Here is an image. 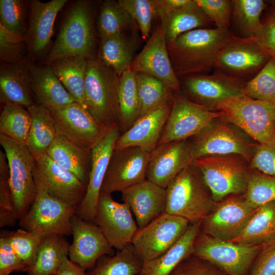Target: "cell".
Returning a JSON list of instances; mask_svg holds the SVG:
<instances>
[{
  "label": "cell",
  "instance_id": "7",
  "mask_svg": "<svg viewBox=\"0 0 275 275\" xmlns=\"http://www.w3.org/2000/svg\"><path fill=\"white\" fill-rule=\"evenodd\" d=\"M265 244H242L215 238L200 231L194 242L193 254L227 275H248L255 258Z\"/></svg>",
  "mask_w": 275,
  "mask_h": 275
},
{
  "label": "cell",
  "instance_id": "16",
  "mask_svg": "<svg viewBox=\"0 0 275 275\" xmlns=\"http://www.w3.org/2000/svg\"><path fill=\"white\" fill-rule=\"evenodd\" d=\"M257 208L243 195L229 196L215 203L201 221V232L218 239L232 241L242 232Z\"/></svg>",
  "mask_w": 275,
  "mask_h": 275
},
{
  "label": "cell",
  "instance_id": "25",
  "mask_svg": "<svg viewBox=\"0 0 275 275\" xmlns=\"http://www.w3.org/2000/svg\"><path fill=\"white\" fill-rule=\"evenodd\" d=\"M121 193L123 201L133 213L139 229L166 212V188L147 179Z\"/></svg>",
  "mask_w": 275,
  "mask_h": 275
},
{
  "label": "cell",
  "instance_id": "9",
  "mask_svg": "<svg viewBox=\"0 0 275 275\" xmlns=\"http://www.w3.org/2000/svg\"><path fill=\"white\" fill-rule=\"evenodd\" d=\"M76 209L37 187L35 200L19 221L21 229L43 238L71 234V219Z\"/></svg>",
  "mask_w": 275,
  "mask_h": 275
},
{
  "label": "cell",
  "instance_id": "58",
  "mask_svg": "<svg viewBox=\"0 0 275 275\" xmlns=\"http://www.w3.org/2000/svg\"><path fill=\"white\" fill-rule=\"evenodd\" d=\"M268 13L275 18V1H269Z\"/></svg>",
  "mask_w": 275,
  "mask_h": 275
},
{
  "label": "cell",
  "instance_id": "37",
  "mask_svg": "<svg viewBox=\"0 0 275 275\" xmlns=\"http://www.w3.org/2000/svg\"><path fill=\"white\" fill-rule=\"evenodd\" d=\"M231 20L237 33L236 36L241 38H256L262 26L261 16L267 7L263 0L230 1Z\"/></svg>",
  "mask_w": 275,
  "mask_h": 275
},
{
  "label": "cell",
  "instance_id": "48",
  "mask_svg": "<svg viewBox=\"0 0 275 275\" xmlns=\"http://www.w3.org/2000/svg\"><path fill=\"white\" fill-rule=\"evenodd\" d=\"M18 221L9 183V169L5 153L0 150V227L12 226Z\"/></svg>",
  "mask_w": 275,
  "mask_h": 275
},
{
  "label": "cell",
  "instance_id": "53",
  "mask_svg": "<svg viewBox=\"0 0 275 275\" xmlns=\"http://www.w3.org/2000/svg\"><path fill=\"white\" fill-rule=\"evenodd\" d=\"M14 271H26V268L11 246L6 234L0 237V275Z\"/></svg>",
  "mask_w": 275,
  "mask_h": 275
},
{
  "label": "cell",
  "instance_id": "55",
  "mask_svg": "<svg viewBox=\"0 0 275 275\" xmlns=\"http://www.w3.org/2000/svg\"><path fill=\"white\" fill-rule=\"evenodd\" d=\"M262 22V28L255 38L271 57H275V18L267 12Z\"/></svg>",
  "mask_w": 275,
  "mask_h": 275
},
{
  "label": "cell",
  "instance_id": "56",
  "mask_svg": "<svg viewBox=\"0 0 275 275\" xmlns=\"http://www.w3.org/2000/svg\"><path fill=\"white\" fill-rule=\"evenodd\" d=\"M193 0H155L157 17L162 16L184 7Z\"/></svg>",
  "mask_w": 275,
  "mask_h": 275
},
{
  "label": "cell",
  "instance_id": "18",
  "mask_svg": "<svg viewBox=\"0 0 275 275\" xmlns=\"http://www.w3.org/2000/svg\"><path fill=\"white\" fill-rule=\"evenodd\" d=\"M131 212L127 204L100 193L94 222L112 248L121 250L131 244L139 229Z\"/></svg>",
  "mask_w": 275,
  "mask_h": 275
},
{
  "label": "cell",
  "instance_id": "21",
  "mask_svg": "<svg viewBox=\"0 0 275 275\" xmlns=\"http://www.w3.org/2000/svg\"><path fill=\"white\" fill-rule=\"evenodd\" d=\"M130 69L135 72L151 75L168 85L175 93H182L179 78L170 58L161 23L157 25L142 50L134 58Z\"/></svg>",
  "mask_w": 275,
  "mask_h": 275
},
{
  "label": "cell",
  "instance_id": "11",
  "mask_svg": "<svg viewBox=\"0 0 275 275\" xmlns=\"http://www.w3.org/2000/svg\"><path fill=\"white\" fill-rule=\"evenodd\" d=\"M190 139L194 161L207 156L235 154L250 162L257 143L249 141L221 118L212 121Z\"/></svg>",
  "mask_w": 275,
  "mask_h": 275
},
{
  "label": "cell",
  "instance_id": "4",
  "mask_svg": "<svg viewBox=\"0 0 275 275\" xmlns=\"http://www.w3.org/2000/svg\"><path fill=\"white\" fill-rule=\"evenodd\" d=\"M215 110L222 114V119L240 128L257 143L275 142V102L243 95L219 102Z\"/></svg>",
  "mask_w": 275,
  "mask_h": 275
},
{
  "label": "cell",
  "instance_id": "39",
  "mask_svg": "<svg viewBox=\"0 0 275 275\" xmlns=\"http://www.w3.org/2000/svg\"><path fill=\"white\" fill-rule=\"evenodd\" d=\"M97 26L100 38L129 31L136 32L138 29L128 12L114 0L102 2Z\"/></svg>",
  "mask_w": 275,
  "mask_h": 275
},
{
  "label": "cell",
  "instance_id": "12",
  "mask_svg": "<svg viewBox=\"0 0 275 275\" xmlns=\"http://www.w3.org/2000/svg\"><path fill=\"white\" fill-rule=\"evenodd\" d=\"M190 224L186 219L165 212L139 229L131 244L143 262L150 260L173 247Z\"/></svg>",
  "mask_w": 275,
  "mask_h": 275
},
{
  "label": "cell",
  "instance_id": "6",
  "mask_svg": "<svg viewBox=\"0 0 275 275\" xmlns=\"http://www.w3.org/2000/svg\"><path fill=\"white\" fill-rule=\"evenodd\" d=\"M120 76L97 58L88 60L85 80V106L107 127L119 123Z\"/></svg>",
  "mask_w": 275,
  "mask_h": 275
},
{
  "label": "cell",
  "instance_id": "52",
  "mask_svg": "<svg viewBox=\"0 0 275 275\" xmlns=\"http://www.w3.org/2000/svg\"><path fill=\"white\" fill-rule=\"evenodd\" d=\"M249 168L251 170L275 176V142L257 143L249 162Z\"/></svg>",
  "mask_w": 275,
  "mask_h": 275
},
{
  "label": "cell",
  "instance_id": "50",
  "mask_svg": "<svg viewBox=\"0 0 275 275\" xmlns=\"http://www.w3.org/2000/svg\"><path fill=\"white\" fill-rule=\"evenodd\" d=\"M196 5L215 25L216 28L230 30V1L194 0Z\"/></svg>",
  "mask_w": 275,
  "mask_h": 275
},
{
  "label": "cell",
  "instance_id": "17",
  "mask_svg": "<svg viewBox=\"0 0 275 275\" xmlns=\"http://www.w3.org/2000/svg\"><path fill=\"white\" fill-rule=\"evenodd\" d=\"M33 176L37 187L76 209L84 197L87 186L47 154L34 160Z\"/></svg>",
  "mask_w": 275,
  "mask_h": 275
},
{
  "label": "cell",
  "instance_id": "54",
  "mask_svg": "<svg viewBox=\"0 0 275 275\" xmlns=\"http://www.w3.org/2000/svg\"><path fill=\"white\" fill-rule=\"evenodd\" d=\"M248 275H275V239L264 246L255 258Z\"/></svg>",
  "mask_w": 275,
  "mask_h": 275
},
{
  "label": "cell",
  "instance_id": "1",
  "mask_svg": "<svg viewBox=\"0 0 275 275\" xmlns=\"http://www.w3.org/2000/svg\"><path fill=\"white\" fill-rule=\"evenodd\" d=\"M233 34L230 30L198 29L168 43L170 58L178 78L207 74L213 69L220 51Z\"/></svg>",
  "mask_w": 275,
  "mask_h": 275
},
{
  "label": "cell",
  "instance_id": "33",
  "mask_svg": "<svg viewBox=\"0 0 275 275\" xmlns=\"http://www.w3.org/2000/svg\"><path fill=\"white\" fill-rule=\"evenodd\" d=\"M159 19L164 30L167 44L183 33L195 29L213 28L212 26L214 25L194 0L190 4Z\"/></svg>",
  "mask_w": 275,
  "mask_h": 275
},
{
  "label": "cell",
  "instance_id": "15",
  "mask_svg": "<svg viewBox=\"0 0 275 275\" xmlns=\"http://www.w3.org/2000/svg\"><path fill=\"white\" fill-rule=\"evenodd\" d=\"M182 94L211 110L225 99L243 96L246 81L214 70L211 74H195L179 78Z\"/></svg>",
  "mask_w": 275,
  "mask_h": 275
},
{
  "label": "cell",
  "instance_id": "45",
  "mask_svg": "<svg viewBox=\"0 0 275 275\" xmlns=\"http://www.w3.org/2000/svg\"><path fill=\"white\" fill-rule=\"evenodd\" d=\"M30 2L23 0L0 1V24L10 32L26 37Z\"/></svg>",
  "mask_w": 275,
  "mask_h": 275
},
{
  "label": "cell",
  "instance_id": "36",
  "mask_svg": "<svg viewBox=\"0 0 275 275\" xmlns=\"http://www.w3.org/2000/svg\"><path fill=\"white\" fill-rule=\"evenodd\" d=\"M274 239L275 201L257 208L242 232L232 241L248 245H258Z\"/></svg>",
  "mask_w": 275,
  "mask_h": 275
},
{
  "label": "cell",
  "instance_id": "29",
  "mask_svg": "<svg viewBox=\"0 0 275 275\" xmlns=\"http://www.w3.org/2000/svg\"><path fill=\"white\" fill-rule=\"evenodd\" d=\"M46 154L87 186L91 167V150L77 145L57 132Z\"/></svg>",
  "mask_w": 275,
  "mask_h": 275
},
{
  "label": "cell",
  "instance_id": "2",
  "mask_svg": "<svg viewBox=\"0 0 275 275\" xmlns=\"http://www.w3.org/2000/svg\"><path fill=\"white\" fill-rule=\"evenodd\" d=\"M92 4L75 2L68 10L56 40L47 56V65L60 59L80 57L87 60L94 56L95 38Z\"/></svg>",
  "mask_w": 275,
  "mask_h": 275
},
{
  "label": "cell",
  "instance_id": "28",
  "mask_svg": "<svg viewBox=\"0 0 275 275\" xmlns=\"http://www.w3.org/2000/svg\"><path fill=\"white\" fill-rule=\"evenodd\" d=\"M29 67L37 104L51 111L75 102L48 66L29 64Z\"/></svg>",
  "mask_w": 275,
  "mask_h": 275
},
{
  "label": "cell",
  "instance_id": "51",
  "mask_svg": "<svg viewBox=\"0 0 275 275\" xmlns=\"http://www.w3.org/2000/svg\"><path fill=\"white\" fill-rule=\"evenodd\" d=\"M169 275H227L209 262L192 254L182 260Z\"/></svg>",
  "mask_w": 275,
  "mask_h": 275
},
{
  "label": "cell",
  "instance_id": "46",
  "mask_svg": "<svg viewBox=\"0 0 275 275\" xmlns=\"http://www.w3.org/2000/svg\"><path fill=\"white\" fill-rule=\"evenodd\" d=\"M9 243L24 265L26 271L33 264L43 237L23 229L6 233Z\"/></svg>",
  "mask_w": 275,
  "mask_h": 275
},
{
  "label": "cell",
  "instance_id": "30",
  "mask_svg": "<svg viewBox=\"0 0 275 275\" xmlns=\"http://www.w3.org/2000/svg\"><path fill=\"white\" fill-rule=\"evenodd\" d=\"M201 221L190 223L185 233L170 250L158 257L143 262L138 275H169L184 259L193 254L195 239Z\"/></svg>",
  "mask_w": 275,
  "mask_h": 275
},
{
  "label": "cell",
  "instance_id": "26",
  "mask_svg": "<svg viewBox=\"0 0 275 275\" xmlns=\"http://www.w3.org/2000/svg\"><path fill=\"white\" fill-rule=\"evenodd\" d=\"M67 1L52 0L46 3L38 0L30 1L25 38L30 56L39 57L47 48L52 35L56 17Z\"/></svg>",
  "mask_w": 275,
  "mask_h": 275
},
{
  "label": "cell",
  "instance_id": "41",
  "mask_svg": "<svg viewBox=\"0 0 275 275\" xmlns=\"http://www.w3.org/2000/svg\"><path fill=\"white\" fill-rule=\"evenodd\" d=\"M31 121L26 108L12 103L4 104L0 116V133L26 145Z\"/></svg>",
  "mask_w": 275,
  "mask_h": 275
},
{
  "label": "cell",
  "instance_id": "43",
  "mask_svg": "<svg viewBox=\"0 0 275 275\" xmlns=\"http://www.w3.org/2000/svg\"><path fill=\"white\" fill-rule=\"evenodd\" d=\"M243 95L250 98L275 102V57L264 66L242 89Z\"/></svg>",
  "mask_w": 275,
  "mask_h": 275
},
{
  "label": "cell",
  "instance_id": "27",
  "mask_svg": "<svg viewBox=\"0 0 275 275\" xmlns=\"http://www.w3.org/2000/svg\"><path fill=\"white\" fill-rule=\"evenodd\" d=\"M29 63H1L0 99L4 105L17 104L28 108L34 104Z\"/></svg>",
  "mask_w": 275,
  "mask_h": 275
},
{
  "label": "cell",
  "instance_id": "32",
  "mask_svg": "<svg viewBox=\"0 0 275 275\" xmlns=\"http://www.w3.org/2000/svg\"><path fill=\"white\" fill-rule=\"evenodd\" d=\"M31 125L26 146L34 160L46 154L57 134L54 121L50 111L37 103L27 108Z\"/></svg>",
  "mask_w": 275,
  "mask_h": 275
},
{
  "label": "cell",
  "instance_id": "5",
  "mask_svg": "<svg viewBox=\"0 0 275 275\" xmlns=\"http://www.w3.org/2000/svg\"><path fill=\"white\" fill-rule=\"evenodd\" d=\"M193 163L215 203L230 196L245 193L251 170L249 162L242 156H207L195 159Z\"/></svg>",
  "mask_w": 275,
  "mask_h": 275
},
{
  "label": "cell",
  "instance_id": "31",
  "mask_svg": "<svg viewBox=\"0 0 275 275\" xmlns=\"http://www.w3.org/2000/svg\"><path fill=\"white\" fill-rule=\"evenodd\" d=\"M127 32L100 38L97 58L114 69L120 77L129 69L134 59L136 41Z\"/></svg>",
  "mask_w": 275,
  "mask_h": 275
},
{
  "label": "cell",
  "instance_id": "42",
  "mask_svg": "<svg viewBox=\"0 0 275 275\" xmlns=\"http://www.w3.org/2000/svg\"><path fill=\"white\" fill-rule=\"evenodd\" d=\"M136 79L140 101L139 118L157 107L175 93L168 85L148 74L136 72Z\"/></svg>",
  "mask_w": 275,
  "mask_h": 275
},
{
  "label": "cell",
  "instance_id": "24",
  "mask_svg": "<svg viewBox=\"0 0 275 275\" xmlns=\"http://www.w3.org/2000/svg\"><path fill=\"white\" fill-rule=\"evenodd\" d=\"M71 234L73 241L70 244L69 259L85 270L112 252L113 248L100 228L76 214L71 219Z\"/></svg>",
  "mask_w": 275,
  "mask_h": 275
},
{
  "label": "cell",
  "instance_id": "19",
  "mask_svg": "<svg viewBox=\"0 0 275 275\" xmlns=\"http://www.w3.org/2000/svg\"><path fill=\"white\" fill-rule=\"evenodd\" d=\"M120 135L118 122L112 124L102 140L91 150V167L84 197L76 214L85 221L94 222L99 197L116 142Z\"/></svg>",
  "mask_w": 275,
  "mask_h": 275
},
{
  "label": "cell",
  "instance_id": "8",
  "mask_svg": "<svg viewBox=\"0 0 275 275\" xmlns=\"http://www.w3.org/2000/svg\"><path fill=\"white\" fill-rule=\"evenodd\" d=\"M0 143L7 159L10 186L19 221L30 209L37 191L33 176L34 159L26 145L1 133Z\"/></svg>",
  "mask_w": 275,
  "mask_h": 275
},
{
  "label": "cell",
  "instance_id": "23",
  "mask_svg": "<svg viewBox=\"0 0 275 275\" xmlns=\"http://www.w3.org/2000/svg\"><path fill=\"white\" fill-rule=\"evenodd\" d=\"M174 95L143 116L118 137L114 149L137 147L149 153L157 146L169 116Z\"/></svg>",
  "mask_w": 275,
  "mask_h": 275
},
{
  "label": "cell",
  "instance_id": "47",
  "mask_svg": "<svg viewBox=\"0 0 275 275\" xmlns=\"http://www.w3.org/2000/svg\"><path fill=\"white\" fill-rule=\"evenodd\" d=\"M118 2L130 15L143 38L147 40L151 36L153 20L157 17L155 0H119Z\"/></svg>",
  "mask_w": 275,
  "mask_h": 275
},
{
  "label": "cell",
  "instance_id": "49",
  "mask_svg": "<svg viewBox=\"0 0 275 275\" xmlns=\"http://www.w3.org/2000/svg\"><path fill=\"white\" fill-rule=\"evenodd\" d=\"M25 37L15 34L0 24V59L1 63H15L22 58Z\"/></svg>",
  "mask_w": 275,
  "mask_h": 275
},
{
  "label": "cell",
  "instance_id": "3",
  "mask_svg": "<svg viewBox=\"0 0 275 275\" xmlns=\"http://www.w3.org/2000/svg\"><path fill=\"white\" fill-rule=\"evenodd\" d=\"M166 212L190 223L202 221L215 202L201 173L191 163L183 169L166 188Z\"/></svg>",
  "mask_w": 275,
  "mask_h": 275
},
{
  "label": "cell",
  "instance_id": "34",
  "mask_svg": "<svg viewBox=\"0 0 275 275\" xmlns=\"http://www.w3.org/2000/svg\"><path fill=\"white\" fill-rule=\"evenodd\" d=\"M88 60L80 57H69L57 60L48 65L75 102L85 107Z\"/></svg>",
  "mask_w": 275,
  "mask_h": 275
},
{
  "label": "cell",
  "instance_id": "38",
  "mask_svg": "<svg viewBox=\"0 0 275 275\" xmlns=\"http://www.w3.org/2000/svg\"><path fill=\"white\" fill-rule=\"evenodd\" d=\"M136 72L130 68L121 75L118 88L119 106V125L123 133L128 130L138 119L140 101L138 91Z\"/></svg>",
  "mask_w": 275,
  "mask_h": 275
},
{
  "label": "cell",
  "instance_id": "57",
  "mask_svg": "<svg viewBox=\"0 0 275 275\" xmlns=\"http://www.w3.org/2000/svg\"><path fill=\"white\" fill-rule=\"evenodd\" d=\"M54 275H88L85 270L74 263L68 258L57 271Z\"/></svg>",
  "mask_w": 275,
  "mask_h": 275
},
{
  "label": "cell",
  "instance_id": "35",
  "mask_svg": "<svg viewBox=\"0 0 275 275\" xmlns=\"http://www.w3.org/2000/svg\"><path fill=\"white\" fill-rule=\"evenodd\" d=\"M70 244L64 236L53 235L41 241L29 275H54L69 256Z\"/></svg>",
  "mask_w": 275,
  "mask_h": 275
},
{
  "label": "cell",
  "instance_id": "22",
  "mask_svg": "<svg viewBox=\"0 0 275 275\" xmlns=\"http://www.w3.org/2000/svg\"><path fill=\"white\" fill-rule=\"evenodd\" d=\"M193 161L190 139L160 145L150 154L146 179L166 188Z\"/></svg>",
  "mask_w": 275,
  "mask_h": 275
},
{
  "label": "cell",
  "instance_id": "20",
  "mask_svg": "<svg viewBox=\"0 0 275 275\" xmlns=\"http://www.w3.org/2000/svg\"><path fill=\"white\" fill-rule=\"evenodd\" d=\"M150 153L137 147L114 149L111 155L101 193L112 194L146 180Z\"/></svg>",
  "mask_w": 275,
  "mask_h": 275
},
{
  "label": "cell",
  "instance_id": "44",
  "mask_svg": "<svg viewBox=\"0 0 275 275\" xmlns=\"http://www.w3.org/2000/svg\"><path fill=\"white\" fill-rule=\"evenodd\" d=\"M243 195L255 209L275 201V176L251 170L246 189Z\"/></svg>",
  "mask_w": 275,
  "mask_h": 275
},
{
  "label": "cell",
  "instance_id": "40",
  "mask_svg": "<svg viewBox=\"0 0 275 275\" xmlns=\"http://www.w3.org/2000/svg\"><path fill=\"white\" fill-rule=\"evenodd\" d=\"M142 264L130 244L115 256L102 258L88 275H138Z\"/></svg>",
  "mask_w": 275,
  "mask_h": 275
},
{
  "label": "cell",
  "instance_id": "13",
  "mask_svg": "<svg viewBox=\"0 0 275 275\" xmlns=\"http://www.w3.org/2000/svg\"><path fill=\"white\" fill-rule=\"evenodd\" d=\"M222 114L175 93L172 106L157 146L168 142L190 139Z\"/></svg>",
  "mask_w": 275,
  "mask_h": 275
},
{
  "label": "cell",
  "instance_id": "10",
  "mask_svg": "<svg viewBox=\"0 0 275 275\" xmlns=\"http://www.w3.org/2000/svg\"><path fill=\"white\" fill-rule=\"evenodd\" d=\"M271 57L255 38H241L233 34L220 51L213 69L247 82Z\"/></svg>",
  "mask_w": 275,
  "mask_h": 275
},
{
  "label": "cell",
  "instance_id": "14",
  "mask_svg": "<svg viewBox=\"0 0 275 275\" xmlns=\"http://www.w3.org/2000/svg\"><path fill=\"white\" fill-rule=\"evenodd\" d=\"M50 112L57 132L87 150H91L102 140L109 127L99 121L87 108L76 102Z\"/></svg>",
  "mask_w": 275,
  "mask_h": 275
}]
</instances>
